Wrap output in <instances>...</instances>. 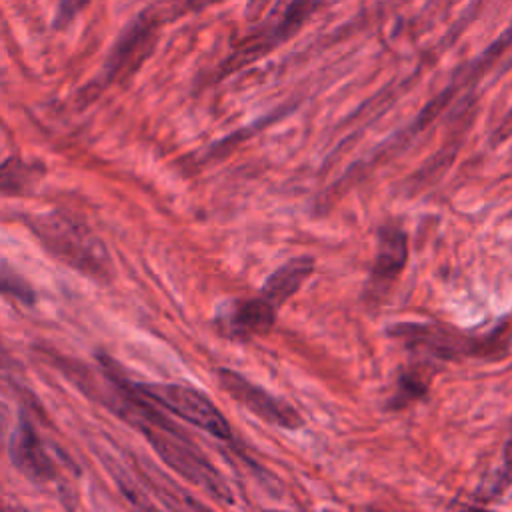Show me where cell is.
Returning <instances> with one entry per match:
<instances>
[{
    "label": "cell",
    "mask_w": 512,
    "mask_h": 512,
    "mask_svg": "<svg viewBox=\"0 0 512 512\" xmlns=\"http://www.w3.org/2000/svg\"><path fill=\"white\" fill-rule=\"evenodd\" d=\"M118 412L140 428L144 438L152 444L156 454L180 476L200 486L206 494L222 504H232L234 496L224 476L212 466V462L176 428L164 418L150 400L142 398L134 390L128 392Z\"/></svg>",
    "instance_id": "cell-1"
},
{
    "label": "cell",
    "mask_w": 512,
    "mask_h": 512,
    "mask_svg": "<svg viewBox=\"0 0 512 512\" xmlns=\"http://www.w3.org/2000/svg\"><path fill=\"white\" fill-rule=\"evenodd\" d=\"M28 228L54 258L96 280L108 278L112 268L110 256L84 224L54 210L28 218Z\"/></svg>",
    "instance_id": "cell-2"
},
{
    "label": "cell",
    "mask_w": 512,
    "mask_h": 512,
    "mask_svg": "<svg viewBox=\"0 0 512 512\" xmlns=\"http://www.w3.org/2000/svg\"><path fill=\"white\" fill-rule=\"evenodd\" d=\"M130 388L142 398L158 404L170 414L180 416L182 420L202 428L204 432L228 440L230 424L224 414L214 406V402L200 390L184 384H152V382H128Z\"/></svg>",
    "instance_id": "cell-3"
},
{
    "label": "cell",
    "mask_w": 512,
    "mask_h": 512,
    "mask_svg": "<svg viewBox=\"0 0 512 512\" xmlns=\"http://www.w3.org/2000/svg\"><path fill=\"white\" fill-rule=\"evenodd\" d=\"M390 334L402 338L412 348H424L440 358L456 356H488L492 350H504L502 338L504 330H494L492 334L466 336L458 330H450L438 324H396Z\"/></svg>",
    "instance_id": "cell-4"
},
{
    "label": "cell",
    "mask_w": 512,
    "mask_h": 512,
    "mask_svg": "<svg viewBox=\"0 0 512 512\" xmlns=\"http://www.w3.org/2000/svg\"><path fill=\"white\" fill-rule=\"evenodd\" d=\"M216 378L224 392H228L238 404L248 408L260 420L280 426V428H286V430H296L304 424L300 412L292 404H288L284 398H278V396L270 394L268 390L256 386L242 374H238L230 368H218Z\"/></svg>",
    "instance_id": "cell-5"
},
{
    "label": "cell",
    "mask_w": 512,
    "mask_h": 512,
    "mask_svg": "<svg viewBox=\"0 0 512 512\" xmlns=\"http://www.w3.org/2000/svg\"><path fill=\"white\" fill-rule=\"evenodd\" d=\"M408 262V238L406 232L396 224H386L378 230L376 258L370 274L368 292L374 294V300L384 294L392 282L400 276Z\"/></svg>",
    "instance_id": "cell-6"
},
{
    "label": "cell",
    "mask_w": 512,
    "mask_h": 512,
    "mask_svg": "<svg viewBox=\"0 0 512 512\" xmlns=\"http://www.w3.org/2000/svg\"><path fill=\"white\" fill-rule=\"evenodd\" d=\"M8 454L12 464L30 480L44 482L54 476V462L34 426L24 416L18 420L10 434Z\"/></svg>",
    "instance_id": "cell-7"
},
{
    "label": "cell",
    "mask_w": 512,
    "mask_h": 512,
    "mask_svg": "<svg viewBox=\"0 0 512 512\" xmlns=\"http://www.w3.org/2000/svg\"><path fill=\"white\" fill-rule=\"evenodd\" d=\"M154 28H156V22L150 16H140L136 22L130 24V28L116 42L110 54V60L106 64L108 80L128 74L132 68H136L142 62V58H146L154 42Z\"/></svg>",
    "instance_id": "cell-8"
},
{
    "label": "cell",
    "mask_w": 512,
    "mask_h": 512,
    "mask_svg": "<svg viewBox=\"0 0 512 512\" xmlns=\"http://www.w3.org/2000/svg\"><path fill=\"white\" fill-rule=\"evenodd\" d=\"M276 306H272L264 296L236 300L228 308V312L220 318L226 326V332L232 336H262L266 334L276 322Z\"/></svg>",
    "instance_id": "cell-9"
},
{
    "label": "cell",
    "mask_w": 512,
    "mask_h": 512,
    "mask_svg": "<svg viewBox=\"0 0 512 512\" xmlns=\"http://www.w3.org/2000/svg\"><path fill=\"white\" fill-rule=\"evenodd\" d=\"M312 272H314V258L294 256L264 280L262 296L272 306L280 308L292 294L300 290V286L312 276Z\"/></svg>",
    "instance_id": "cell-10"
},
{
    "label": "cell",
    "mask_w": 512,
    "mask_h": 512,
    "mask_svg": "<svg viewBox=\"0 0 512 512\" xmlns=\"http://www.w3.org/2000/svg\"><path fill=\"white\" fill-rule=\"evenodd\" d=\"M42 170L36 172L34 164H26L20 158H8L0 164V192L20 194L40 178Z\"/></svg>",
    "instance_id": "cell-11"
},
{
    "label": "cell",
    "mask_w": 512,
    "mask_h": 512,
    "mask_svg": "<svg viewBox=\"0 0 512 512\" xmlns=\"http://www.w3.org/2000/svg\"><path fill=\"white\" fill-rule=\"evenodd\" d=\"M318 0H290L288 6L282 10L276 24H272L276 36L280 42H286L290 36H294L306 18L316 10Z\"/></svg>",
    "instance_id": "cell-12"
},
{
    "label": "cell",
    "mask_w": 512,
    "mask_h": 512,
    "mask_svg": "<svg viewBox=\"0 0 512 512\" xmlns=\"http://www.w3.org/2000/svg\"><path fill=\"white\" fill-rule=\"evenodd\" d=\"M426 380L416 374V372H406L402 374V378L398 380V392L394 396V400L390 402L392 408H398V406H404L406 402L414 400V398H420L426 394Z\"/></svg>",
    "instance_id": "cell-13"
},
{
    "label": "cell",
    "mask_w": 512,
    "mask_h": 512,
    "mask_svg": "<svg viewBox=\"0 0 512 512\" xmlns=\"http://www.w3.org/2000/svg\"><path fill=\"white\" fill-rule=\"evenodd\" d=\"M0 294L12 296L24 304H34V300H36L34 290L22 278L8 274L4 270H0Z\"/></svg>",
    "instance_id": "cell-14"
},
{
    "label": "cell",
    "mask_w": 512,
    "mask_h": 512,
    "mask_svg": "<svg viewBox=\"0 0 512 512\" xmlns=\"http://www.w3.org/2000/svg\"><path fill=\"white\" fill-rule=\"evenodd\" d=\"M88 0H58V10H56V24H68L84 6Z\"/></svg>",
    "instance_id": "cell-15"
},
{
    "label": "cell",
    "mask_w": 512,
    "mask_h": 512,
    "mask_svg": "<svg viewBox=\"0 0 512 512\" xmlns=\"http://www.w3.org/2000/svg\"><path fill=\"white\" fill-rule=\"evenodd\" d=\"M500 484L506 488L512 484V426H510V436L504 444V470H502V478Z\"/></svg>",
    "instance_id": "cell-16"
},
{
    "label": "cell",
    "mask_w": 512,
    "mask_h": 512,
    "mask_svg": "<svg viewBox=\"0 0 512 512\" xmlns=\"http://www.w3.org/2000/svg\"><path fill=\"white\" fill-rule=\"evenodd\" d=\"M268 2H270V0H250L248 6H246V14L258 16V14L264 10V6H266Z\"/></svg>",
    "instance_id": "cell-17"
},
{
    "label": "cell",
    "mask_w": 512,
    "mask_h": 512,
    "mask_svg": "<svg viewBox=\"0 0 512 512\" xmlns=\"http://www.w3.org/2000/svg\"><path fill=\"white\" fill-rule=\"evenodd\" d=\"M2 428H4V416H2V410H0V434H2Z\"/></svg>",
    "instance_id": "cell-18"
}]
</instances>
